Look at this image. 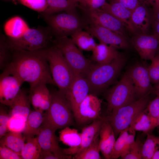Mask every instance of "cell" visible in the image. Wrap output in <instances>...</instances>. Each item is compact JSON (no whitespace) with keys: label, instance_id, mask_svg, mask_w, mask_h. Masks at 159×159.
<instances>
[{"label":"cell","instance_id":"6da1fadb","mask_svg":"<svg viewBox=\"0 0 159 159\" xmlns=\"http://www.w3.org/2000/svg\"><path fill=\"white\" fill-rule=\"evenodd\" d=\"M46 49L13 51L11 61L5 69L17 75L24 82H27L30 89L41 83L55 85Z\"/></svg>","mask_w":159,"mask_h":159},{"label":"cell","instance_id":"7a4b0ae2","mask_svg":"<svg viewBox=\"0 0 159 159\" xmlns=\"http://www.w3.org/2000/svg\"><path fill=\"white\" fill-rule=\"evenodd\" d=\"M126 61L122 54L110 63L92 64L84 76L89 84L90 93L96 95L107 88L118 77Z\"/></svg>","mask_w":159,"mask_h":159},{"label":"cell","instance_id":"3957f363","mask_svg":"<svg viewBox=\"0 0 159 159\" xmlns=\"http://www.w3.org/2000/svg\"><path fill=\"white\" fill-rule=\"evenodd\" d=\"M51 94L50 105L44 113L43 123L56 130L72 125L74 114L65 94L59 90L52 91Z\"/></svg>","mask_w":159,"mask_h":159},{"label":"cell","instance_id":"277c9868","mask_svg":"<svg viewBox=\"0 0 159 159\" xmlns=\"http://www.w3.org/2000/svg\"><path fill=\"white\" fill-rule=\"evenodd\" d=\"M52 79L59 90L66 94L76 75L59 49L55 46L46 49Z\"/></svg>","mask_w":159,"mask_h":159},{"label":"cell","instance_id":"5b68a950","mask_svg":"<svg viewBox=\"0 0 159 159\" xmlns=\"http://www.w3.org/2000/svg\"><path fill=\"white\" fill-rule=\"evenodd\" d=\"M44 16L55 39L71 36L85 27V24L76 10Z\"/></svg>","mask_w":159,"mask_h":159},{"label":"cell","instance_id":"8992f818","mask_svg":"<svg viewBox=\"0 0 159 159\" xmlns=\"http://www.w3.org/2000/svg\"><path fill=\"white\" fill-rule=\"evenodd\" d=\"M150 99L149 95L142 97L118 108L105 117L112 127L115 137L130 126L137 116L146 108Z\"/></svg>","mask_w":159,"mask_h":159},{"label":"cell","instance_id":"52a82bcc","mask_svg":"<svg viewBox=\"0 0 159 159\" xmlns=\"http://www.w3.org/2000/svg\"><path fill=\"white\" fill-rule=\"evenodd\" d=\"M137 98L132 81L127 71L120 80L107 92L106 99L108 114L133 102Z\"/></svg>","mask_w":159,"mask_h":159},{"label":"cell","instance_id":"ba28073f","mask_svg":"<svg viewBox=\"0 0 159 159\" xmlns=\"http://www.w3.org/2000/svg\"><path fill=\"white\" fill-rule=\"evenodd\" d=\"M53 36L49 27L30 28L22 36L16 39H6L9 47L12 51L16 50H35L46 49Z\"/></svg>","mask_w":159,"mask_h":159},{"label":"cell","instance_id":"9c48e42d","mask_svg":"<svg viewBox=\"0 0 159 159\" xmlns=\"http://www.w3.org/2000/svg\"><path fill=\"white\" fill-rule=\"evenodd\" d=\"M53 42L74 73L84 76L92 63L85 57L71 39L65 37L55 39Z\"/></svg>","mask_w":159,"mask_h":159},{"label":"cell","instance_id":"30bf717a","mask_svg":"<svg viewBox=\"0 0 159 159\" xmlns=\"http://www.w3.org/2000/svg\"><path fill=\"white\" fill-rule=\"evenodd\" d=\"M81 17L85 24L99 25L127 37V29L120 21L100 8L94 9H80Z\"/></svg>","mask_w":159,"mask_h":159},{"label":"cell","instance_id":"8fae6325","mask_svg":"<svg viewBox=\"0 0 159 159\" xmlns=\"http://www.w3.org/2000/svg\"><path fill=\"white\" fill-rule=\"evenodd\" d=\"M84 29L97 38L100 43L111 46L117 49H127L130 47L128 37L106 28L88 24H85Z\"/></svg>","mask_w":159,"mask_h":159},{"label":"cell","instance_id":"7c38bea8","mask_svg":"<svg viewBox=\"0 0 159 159\" xmlns=\"http://www.w3.org/2000/svg\"><path fill=\"white\" fill-rule=\"evenodd\" d=\"M102 101L95 95L90 93L81 102L74 115L77 124L83 125L92 122L100 116Z\"/></svg>","mask_w":159,"mask_h":159},{"label":"cell","instance_id":"4fadbf2b","mask_svg":"<svg viewBox=\"0 0 159 159\" xmlns=\"http://www.w3.org/2000/svg\"><path fill=\"white\" fill-rule=\"evenodd\" d=\"M24 82L18 76L6 69L0 76V102L10 106L20 90Z\"/></svg>","mask_w":159,"mask_h":159},{"label":"cell","instance_id":"5bb4252c","mask_svg":"<svg viewBox=\"0 0 159 159\" xmlns=\"http://www.w3.org/2000/svg\"><path fill=\"white\" fill-rule=\"evenodd\" d=\"M127 72L132 81L138 99L154 91L151 85L148 67L137 63L131 67Z\"/></svg>","mask_w":159,"mask_h":159},{"label":"cell","instance_id":"9a60e30c","mask_svg":"<svg viewBox=\"0 0 159 159\" xmlns=\"http://www.w3.org/2000/svg\"><path fill=\"white\" fill-rule=\"evenodd\" d=\"M56 130L51 126L43 123L37 137L42 149L53 153L61 159L72 158V155L65 154L59 146V138L55 134Z\"/></svg>","mask_w":159,"mask_h":159},{"label":"cell","instance_id":"2e32d148","mask_svg":"<svg viewBox=\"0 0 159 159\" xmlns=\"http://www.w3.org/2000/svg\"><path fill=\"white\" fill-rule=\"evenodd\" d=\"M90 93L89 84L83 75L76 74L68 90L65 94L74 114L79 105Z\"/></svg>","mask_w":159,"mask_h":159},{"label":"cell","instance_id":"e0dca14e","mask_svg":"<svg viewBox=\"0 0 159 159\" xmlns=\"http://www.w3.org/2000/svg\"><path fill=\"white\" fill-rule=\"evenodd\" d=\"M131 42L143 59L151 60L159 51V40L153 34H135Z\"/></svg>","mask_w":159,"mask_h":159},{"label":"cell","instance_id":"ac0fdd59","mask_svg":"<svg viewBox=\"0 0 159 159\" xmlns=\"http://www.w3.org/2000/svg\"><path fill=\"white\" fill-rule=\"evenodd\" d=\"M105 117H100L84 127L81 133V140L80 145L75 148L63 149L64 153L67 155H74L85 150L92 143L95 137L99 134Z\"/></svg>","mask_w":159,"mask_h":159},{"label":"cell","instance_id":"d6986e66","mask_svg":"<svg viewBox=\"0 0 159 159\" xmlns=\"http://www.w3.org/2000/svg\"><path fill=\"white\" fill-rule=\"evenodd\" d=\"M145 4H140L132 12L131 24L133 34H147L152 25L153 14Z\"/></svg>","mask_w":159,"mask_h":159},{"label":"cell","instance_id":"ffe728a7","mask_svg":"<svg viewBox=\"0 0 159 159\" xmlns=\"http://www.w3.org/2000/svg\"><path fill=\"white\" fill-rule=\"evenodd\" d=\"M47 85L41 83L29 90V96L34 110L43 112L47 110L50 106L51 95Z\"/></svg>","mask_w":159,"mask_h":159},{"label":"cell","instance_id":"44dd1931","mask_svg":"<svg viewBox=\"0 0 159 159\" xmlns=\"http://www.w3.org/2000/svg\"><path fill=\"white\" fill-rule=\"evenodd\" d=\"M105 119L99 133V146L104 157L110 159L116 141L115 136L112 127Z\"/></svg>","mask_w":159,"mask_h":159},{"label":"cell","instance_id":"7402d4cb","mask_svg":"<svg viewBox=\"0 0 159 159\" xmlns=\"http://www.w3.org/2000/svg\"><path fill=\"white\" fill-rule=\"evenodd\" d=\"M29 95L21 89L9 106L10 116L18 117L26 121L31 111Z\"/></svg>","mask_w":159,"mask_h":159},{"label":"cell","instance_id":"603a6c76","mask_svg":"<svg viewBox=\"0 0 159 159\" xmlns=\"http://www.w3.org/2000/svg\"><path fill=\"white\" fill-rule=\"evenodd\" d=\"M121 21L129 32L133 33L131 24L132 11L118 2L107 3L101 8Z\"/></svg>","mask_w":159,"mask_h":159},{"label":"cell","instance_id":"cb8c5ba5","mask_svg":"<svg viewBox=\"0 0 159 159\" xmlns=\"http://www.w3.org/2000/svg\"><path fill=\"white\" fill-rule=\"evenodd\" d=\"M117 49L111 46L100 43L92 51V59L98 64L110 63L122 54Z\"/></svg>","mask_w":159,"mask_h":159},{"label":"cell","instance_id":"d4e9b609","mask_svg":"<svg viewBox=\"0 0 159 159\" xmlns=\"http://www.w3.org/2000/svg\"><path fill=\"white\" fill-rule=\"evenodd\" d=\"M43 112L39 110L31 111L25 122L23 135L26 139L37 135L43 123Z\"/></svg>","mask_w":159,"mask_h":159},{"label":"cell","instance_id":"484cf974","mask_svg":"<svg viewBox=\"0 0 159 159\" xmlns=\"http://www.w3.org/2000/svg\"><path fill=\"white\" fill-rule=\"evenodd\" d=\"M30 29L25 21L19 16L14 17L5 23L4 32L9 38L16 39L20 37Z\"/></svg>","mask_w":159,"mask_h":159},{"label":"cell","instance_id":"4316f807","mask_svg":"<svg viewBox=\"0 0 159 159\" xmlns=\"http://www.w3.org/2000/svg\"><path fill=\"white\" fill-rule=\"evenodd\" d=\"M158 126V122L149 115L146 108L134 120L130 127L135 131L148 133Z\"/></svg>","mask_w":159,"mask_h":159},{"label":"cell","instance_id":"83f0119b","mask_svg":"<svg viewBox=\"0 0 159 159\" xmlns=\"http://www.w3.org/2000/svg\"><path fill=\"white\" fill-rule=\"evenodd\" d=\"M25 139L22 132L9 131L0 138V145L6 146L21 155Z\"/></svg>","mask_w":159,"mask_h":159},{"label":"cell","instance_id":"f1b7e54d","mask_svg":"<svg viewBox=\"0 0 159 159\" xmlns=\"http://www.w3.org/2000/svg\"><path fill=\"white\" fill-rule=\"evenodd\" d=\"M47 6L43 15H51L63 11L76 10L77 4L74 0H46Z\"/></svg>","mask_w":159,"mask_h":159},{"label":"cell","instance_id":"f546056e","mask_svg":"<svg viewBox=\"0 0 159 159\" xmlns=\"http://www.w3.org/2000/svg\"><path fill=\"white\" fill-rule=\"evenodd\" d=\"M71 37L74 43L81 50L92 51L97 44L93 37L88 32L83 29L77 31Z\"/></svg>","mask_w":159,"mask_h":159},{"label":"cell","instance_id":"4dcf8cb0","mask_svg":"<svg viewBox=\"0 0 159 159\" xmlns=\"http://www.w3.org/2000/svg\"><path fill=\"white\" fill-rule=\"evenodd\" d=\"M59 133V141L69 147L75 148L81 143V133L76 129L67 126L62 129Z\"/></svg>","mask_w":159,"mask_h":159},{"label":"cell","instance_id":"1f68e13d","mask_svg":"<svg viewBox=\"0 0 159 159\" xmlns=\"http://www.w3.org/2000/svg\"><path fill=\"white\" fill-rule=\"evenodd\" d=\"M21 152L23 159H38L40 158L42 148L37 137L26 139Z\"/></svg>","mask_w":159,"mask_h":159},{"label":"cell","instance_id":"d6a6232c","mask_svg":"<svg viewBox=\"0 0 159 159\" xmlns=\"http://www.w3.org/2000/svg\"><path fill=\"white\" fill-rule=\"evenodd\" d=\"M99 134L94 138L90 145L85 150L74 155V159H100Z\"/></svg>","mask_w":159,"mask_h":159},{"label":"cell","instance_id":"836d02e7","mask_svg":"<svg viewBox=\"0 0 159 159\" xmlns=\"http://www.w3.org/2000/svg\"><path fill=\"white\" fill-rule=\"evenodd\" d=\"M131 129L130 126L120 132L115 141L110 159H117L120 157L127 143L128 135Z\"/></svg>","mask_w":159,"mask_h":159},{"label":"cell","instance_id":"e575fe53","mask_svg":"<svg viewBox=\"0 0 159 159\" xmlns=\"http://www.w3.org/2000/svg\"><path fill=\"white\" fill-rule=\"evenodd\" d=\"M159 148V137L148 134L143 144L142 155L143 159H151L155 151Z\"/></svg>","mask_w":159,"mask_h":159},{"label":"cell","instance_id":"d590c367","mask_svg":"<svg viewBox=\"0 0 159 159\" xmlns=\"http://www.w3.org/2000/svg\"><path fill=\"white\" fill-rule=\"evenodd\" d=\"M143 144L137 139L120 157L122 159H142Z\"/></svg>","mask_w":159,"mask_h":159},{"label":"cell","instance_id":"8d00e7d4","mask_svg":"<svg viewBox=\"0 0 159 159\" xmlns=\"http://www.w3.org/2000/svg\"><path fill=\"white\" fill-rule=\"evenodd\" d=\"M9 47L6 39L3 36L0 40V68L3 70L10 64Z\"/></svg>","mask_w":159,"mask_h":159},{"label":"cell","instance_id":"74e56055","mask_svg":"<svg viewBox=\"0 0 159 159\" xmlns=\"http://www.w3.org/2000/svg\"><path fill=\"white\" fill-rule=\"evenodd\" d=\"M151 61L148 70L151 83L155 84L159 82V52Z\"/></svg>","mask_w":159,"mask_h":159},{"label":"cell","instance_id":"f35d334b","mask_svg":"<svg viewBox=\"0 0 159 159\" xmlns=\"http://www.w3.org/2000/svg\"><path fill=\"white\" fill-rule=\"evenodd\" d=\"M77 7L80 9L91 10L100 8L106 2V0H74Z\"/></svg>","mask_w":159,"mask_h":159},{"label":"cell","instance_id":"ab89813d","mask_svg":"<svg viewBox=\"0 0 159 159\" xmlns=\"http://www.w3.org/2000/svg\"><path fill=\"white\" fill-rule=\"evenodd\" d=\"M23 5L38 12H43L47 6L46 0H20Z\"/></svg>","mask_w":159,"mask_h":159},{"label":"cell","instance_id":"60d3db41","mask_svg":"<svg viewBox=\"0 0 159 159\" xmlns=\"http://www.w3.org/2000/svg\"><path fill=\"white\" fill-rule=\"evenodd\" d=\"M3 105V104L1 103L0 107V138L9 131L8 125L10 116L8 115Z\"/></svg>","mask_w":159,"mask_h":159},{"label":"cell","instance_id":"b9f144b4","mask_svg":"<svg viewBox=\"0 0 159 159\" xmlns=\"http://www.w3.org/2000/svg\"><path fill=\"white\" fill-rule=\"evenodd\" d=\"M154 92L156 96L153 100L149 102L147 109L150 115L158 122L159 117V92L155 91Z\"/></svg>","mask_w":159,"mask_h":159},{"label":"cell","instance_id":"7bdbcfd3","mask_svg":"<svg viewBox=\"0 0 159 159\" xmlns=\"http://www.w3.org/2000/svg\"><path fill=\"white\" fill-rule=\"evenodd\" d=\"M25 122L18 117L10 116L8 125L9 131L22 132L25 128Z\"/></svg>","mask_w":159,"mask_h":159},{"label":"cell","instance_id":"ee69618b","mask_svg":"<svg viewBox=\"0 0 159 159\" xmlns=\"http://www.w3.org/2000/svg\"><path fill=\"white\" fill-rule=\"evenodd\" d=\"M20 155L4 145H0V159H22Z\"/></svg>","mask_w":159,"mask_h":159},{"label":"cell","instance_id":"f6af8a7d","mask_svg":"<svg viewBox=\"0 0 159 159\" xmlns=\"http://www.w3.org/2000/svg\"><path fill=\"white\" fill-rule=\"evenodd\" d=\"M110 3L118 2L127 9L133 11L140 4L139 0H109Z\"/></svg>","mask_w":159,"mask_h":159},{"label":"cell","instance_id":"bcb514c9","mask_svg":"<svg viewBox=\"0 0 159 159\" xmlns=\"http://www.w3.org/2000/svg\"><path fill=\"white\" fill-rule=\"evenodd\" d=\"M39 159H61L59 156L51 152L42 149Z\"/></svg>","mask_w":159,"mask_h":159},{"label":"cell","instance_id":"7dc6e473","mask_svg":"<svg viewBox=\"0 0 159 159\" xmlns=\"http://www.w3.org/2000/svg\"><path fill=\"white\" fill-rule=\"evenodd\" d=\"M149 5L152 6L153 16L159 12V0H150Z\"/></svg>","mask_w":159,"mask_h":159},{"label":"cell","instance_id":"c3c4849f","mask_svg":"<svg viewBox=\"0 0 159 159\" xmlns=\"http://www.w3.org/2000/svg\"><path fill=\"white\" fill-rule=\"evenodd\" d=\"M153 29V34L159 40V21H153L152 24Z\"/></svg>","mask_w":159,"mask_h":159},{"label":"cell","instance_id":"681fc988","mask_svg":"<svg viewBox=\"0 0 159 159\" xmlns=\"http://www.w3.org/2000/svg\"><path fill=\"white\" fill-rule=\"evenodd\" d=\"M151 159H159V150L155 151Z\"/></svg>","mask_w":159,"mask_h":159},{"label":"cell","instance_id":"f907efd6","mask_svg":"<svg viewBox=\"0 0 159 159\" xmlns=\"http://www.w3.org/2000/svg\"><path fill=\"white\" fill-rule=\"evenodd\" d=\"M153 21H159V12L153 16Z\"/></svg>","mask_w":159,"mask_h":159},{"label":"cell","instance_id":"816d5d0a","mask_svg":"<svg viewBox=\"0 0 159 159\" xmlns=\"http://www.w3.org/2000/svg\"><path fill=\"white\" fill-rule=\"evenodd\" d=\"M154 87V91H156L159 92V82L155 84Z\"/></svg>","mask_w":159,"mask_h":159},{"label":"cell","instance_id":"f5cc1de1","mask_svg":"<svg viewBox=\"0 0 159 159\" xmlns=\"http://www.w3.org/2000/svg\"><path fill=\"white\" fill-rule=\"evenodd\" d=\"M139 1L141 3L145 4L148 5L150 0H139Z\"/></svg>","mask_w":159,"mask_h":159},{"label":"cell","instance_id":"db71d44e","mask_svg":"<svg viewBox=\"0 0 159 159\" xmlns=\"http://www.w3.org/2000/svg\"><path fill=\"white\" fill-rule=\"evenodd\" d=\"M158 125H159V117L158 119Z\"/></svg>","mask_w":159,"mask_h":159},{"label":"cell","instance_id":"11a10c76","mask_svg":"<svg viewBox=\"0 0 159 159\" xmlns=\"http://www.w3.org/2000/svg\"></svg>","mask_w":159,"mask_h":159}]
</instances>
